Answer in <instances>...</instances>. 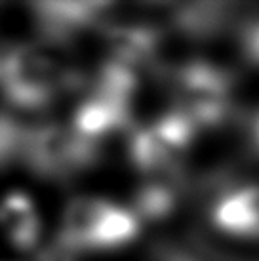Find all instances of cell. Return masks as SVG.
Instances as JSON below:
<instances>
[{"label": "cell", "mask_w": 259, "mask_h": 261, "mask_svg": "<svg viewBox=\"0 0 259 261\" xmlns=\"http://www.w3.org/2000/svg\"><path fill=\"white\" fill-rule=\"evenodd\" d=\"M82 84L84 76L65 61L58 46L15 44L0 56V90L15 109H44Z\"/></svg>", "instance_id": "1"}, {"label": "cell", "mask_w": 259, "mask_h": 261, "mask_svg": "<svg viewBox=\"0 0 259 261\" xmlns=\"http://www.w3.org/2000/svg\"><path fill=\"white\" fill-rule=\"evenodd\" d=\"M99 145L59 124H35L23 164L48 179H69L94 164Z\"/></svg>", "instance_id": "2"}, {"label": "cell", "mask_w": 259, "mask_h": 261, "mask_svg": "<svg viewBox=\"0 0 259 261\" xmlns=\"http://www.w3.org/2000/svg\"><path fill=\"white\" fill-rule=\"evenodd\" d=\"M196 132V124L181 111L164 113L149 126L136 130L130 138V160L147 175L170 174L181 154L193 143Z\"/></svg>", "instance_id": "3"}, {"label": "cell", "mask_w": 259, "mask_h": 261, "mask_svg": "<svg viewBox=\"0 0 259 261\" xmlns=\"http://www.w3.org/2000/svg\"><path fill=\"white\" fill-rule=\"evenodd\" d=\"M177 107L196 128L221 124L229 115L230 80L225 71L206 61H191L172 76Z\"/></svg>", "instance_id": "4"}, {"label": "cell", "mask_w": 259, "mask_h": 261, "mask_svg": "<svg viewBox=\"0 0 259 261\" xmlns=\"http://www.w3.org/2000/svg\"><path fill=\"white\" fill-rule=\"evenodd\" d=\"M130 120L132 103L94 88L74 111L72 130L82 138L99 143V139L126 128Z\"/></svg>", "instance_id": "5"}, {"label": "cell", "mask_w": 259, "mask_h": 261, "mask_svg": "<svg viewBox=\"0 0 259 261\" xmlns=\"http://www.w3.org/2000/svg\"><path fill=\"white\" fill-rule=\"evenodd\" d=\"M212 223L237 239H259V185H246L223 195L212 210Z\"/></svg>", "instance_id": "6"}, {"label": "cell", "mask_w": 259, "mask_h": 261, "mask_svg": "<svg viewBox=\"0 0 259 261\" xmlns=\"http://www.w3.org/2000/svg\"><path fill=\"white\" fill-rule=\"evenodd\" d=\"M0 229L12 246L19 250L35 246L40 237V219L29 196L14 191L0 200Z\"/></svg>", "instance_id": "7"}, {"label": "cell", "mask_w": 259, "mask_h": 261, "mask_svg": "<svg viewBox=\"0 0 259 261\" xmlns=\"http://www.w3.org/2000/svg\"><path fill=\"white\" fill-rule=\"evenodd\" d=\"M141 229V219L134 210L109 202L94 227L86 250H115L134 242Z\"/></svg>", "instance_id": "8"}, {"label": "cell", "mask_w": 259, "mask_h": 261, "mask_svg": "<svg viewBox=\"0 0 259 261\" xmlns=\"http://www.w3.org/2000/svg\"><path fill=\"white\" fill-rule=\"evenodd\" d=\"M175 202L177 193L173 183L168 181L164 175H157L136 191L134 212L139 216V219H162L173 210Z\"/></svg>", "instance_id": "9"}, {"label": "cell", "mask_w": 259, "mask_h": 261, "mask_svg": "<svg viewBox=\"0 0 259 261\" xmlns=\"http://www.w3.org/2000/svg\"><path fill=\"white\" fill-rule=\"evenodd\" d=\"M29 124L21 122L8 113H0V170L14 162H23L31 136Z\"/></svg>", "instance_id": "10"}, {"label": "cell", "mask_w": 259, "mask_h": 261, "mask_svg": "<svg viewBox=\"0 0 259 261\" xmlns=\"http://www.w3.org/2000/svg\"><path fill=\"white\" fill-rule=\"evenodd\" d=\"M244 51L248 59H252L253 63L259 65V23L246 31L244 35Z\"/></svg>", "instance_id": "11"}, {"label": "cell", "mask_w": 259, "mask_h": 261, "mask_svg": "<svg viewBox=\"0 0 259 261\" xmlns=\"http://www.w3.org/2000/svg\"><path fill=\"white\" fill-rule=\"evenodd\" d=\"M38 261H71L69 259V252L63 250L61 246L54 248V250H48V252H44Z\"/></svg>", "instance_id": "12"}, {"label": "cell", "mask_w": 259, "mask_h": 261, "mask_svg": "<svg viewBox=\"0 0 259 261\" xmlns=\"http://www.w3.org/2000/svg\"><path fill=\"white\" fill-rule=\"evenodd\" d=\"M250 139H252L253 149L259 152V113H257V116L253 118L252 128H250Z\"/></svg>", "instance_id": "13"}]
</instances>
